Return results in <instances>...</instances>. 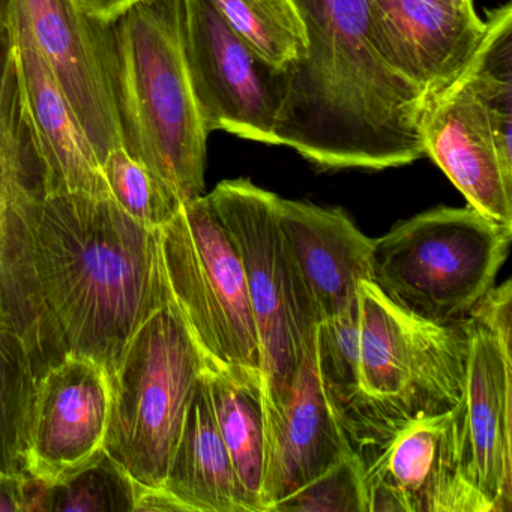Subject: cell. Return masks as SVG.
<instances>
[{
    "label": "cell",
    "instance_id": "obj_1",
    "mask_svg": "<svg viewBox=\"0 0 512 512\" xmlns=\"http://www.w3.org/2000/svg\"><path fill=\"white\" fill-rule=\"evenodd\" d=\"M160 229L112 197L16 191L0 218V316L38 380L77 356L115 370L137 329L170 304Z\"/></svg>",
    "mask_w": 512,
    "mask_h": 512
},
{
    "label": "cell",
    "instance_id": "obj_2",
    "mask_svg": "<svg viewBox=\"0 0 512 512\" xmlns=\"http://www.w3.org/2000/svg\"><path fill=\"white\" fill-rule=\"evenodd\" d=\"M293 4L307 47L266 74L275 145L325 169L385 170L421 158L428 97L386 50L370 0Z\"/></svg>",
    "mask_w": 512,
    "mask_h": 512
},
{
    "label": "cell",
    "instance_id": "obj_3",
    "mask_svg": "<svg viewBox=\"0 0 512 512\" xmlns=\"http://www.w3.org/2000/svg\"><path fill=\"white\" fill-rule=\"evenodd\" d=\"M124 148L178 202L205 191L206 142L184 50V0H142L112 23Z\"/></svg>",
    "mask_w": 512,
    "mask_h": 512
},
{
    "label": "cell",
    "instance_id": "obj_4",
    "mask_svg": "<svg viewBox=\"0 0 512 512\" xmlns=\"http://www.w3.org/2000/svg\"><path fill=\"white\" fill-rule=\"evenodd\" d=\"M359 296V394L355 451L398 425L454 409L463 398L464 323L436 325L389 301L370 280Z\"/></svg>",
    "mask_w": 512,
    "mask_h": 512
},
{
    "label": "cell",
    "instance_id": "obj_5",
    "mask_svg": "<svg viewBox=\"0 0 512 512\" xmlns=\"http://www.w3.org/2000/svg\"><path fill=\"white\" fill-rule=\"evenodd\" d=\"M511 239L512 227L470 206H439L374 239L370 281L421 319L461 325L494 286Z\"/></svg>",
    "mask_w": 512,
    "mask_h": 512
},
{
    "label": "cell",
    "instance_id": "obj_6",
    "mask_svg": "<svg viewBox=\"0 0 512 512\" xmlns=\"http://www.w3.org/2000/svg\"><path fill=\"white\" fill-rule=\"evenodd\" d=\"M206 361L173 302L152 314L109 374L104 451L142 488H161Z\"/></svg>",
    "mask_w": 512,
    "mask_h": 512
},
{
    "label": "cell",
    "instance_id": "obj_7",
    "mask_svg": "<svg viewBox=\"0 0 512 512\" xmlns=\"http://www.w3.org/2000/svg\"><path fill=\"white\" fill-rule=\"evenodd\" d=\"M278 197L250 179L220 182L208 194L244 269L259 338L265 428L280 413L319 325L284 241Z\"/></svg>",
    "mask_w": 512,
    "mask_h": 512
},
{
    "label": "cell",
    "instance_id": "obj_8",
    "mask_svg": "<svg viewBox=\"0 0 512 512\" xmlns=\"http://www.w3.org/2000/svg\"><path fill=\"white\" fill-rule=\"evenodd\" d=\"M170 299L206 365L260 376V350L244 269L208 196L182 203L160 229Z\"/></svg>",
    "mask_w": 512,
    "mask_h": 512
},
{
    "label": "cell",
    "instance_id": "obj_9",
    "mask_svg": "<svg viewBox=\"0 0 512 512\" xmlns=\"http://www.w3.org/2000/svg\"><path fill=\"white\" fill-rule=\"evenodd\" d=\"M460 404L404 422L356 451L368 512H493L464 469Z\"/></svg>",
    "mask_w": 512,
    "mask_h": 512
},
{
    "label": "cell",
    "instance_id": "obj_10",
    "mask_svg": "<svg viewBox=\"0 0 512 512\" xmlns=\"http://www.w3.org/2000/svg\"><path fill=\"white\" fill-rule=\"evenodd\" d=\"M38 52L73 109L98 161L124 146L116 91L112 23L77 0H19Z\"/></svg>",
    "mask_w": 512,
    "mask_h": 512
},
{
    "label": "cell",
    "instance_id": "obj_11",
    "mask_svg": "<svg viewBox=\"0 0 512 512\" xmlns=\"http://www.w3.org/2000/svg\"><path fill=\"white\" fill-rule=\"evenodd\" d=\"M184 50L206 133L227 131L275 145L269 67L230 28L212 0H184Z\"/></svg>",
    "mask_w": 512,
    "mask_h": 512
},
{
    "label": "cell",
    "instance_id": "obj_12",
    "mask_svg": "<svg viewBox=\"0 0 512 512\" xmlns=\"http://www.w3.org/2000/svg\"><path fill=\"white\" fill-rule=\"evenodd\" d=\"M461 448L470 481L493 512L512 508V344L467 317Z\"/></svg>",
    "mask_w": 512,
    "mask_h": 512
},
{
    "label": "cell",
    "instance_id": "obj_13",
    "mask_svg": "<svg viewBox=\"0 0 512 512\" xmlns=\"http://www.w3.org/2000/svg\"><path fill=\"white\" fill-rule=\"evenodd\" d=\"M110 416L109 373L88 358L64 359L37 385L28 473L58 481L103 449Z\"/></svg>",
    "mask_w": 512,
    "mask_h": 512
},
{
    "label": "cell",
    "instance_id": "obj_14",
    "mask_svg": "<svg viewBox=\"0 0 512 512\" xmlns=\"http://www.w3.org/2000/svg\"><path fill=\"white\" fill-rule=\"evenodd\" d=\"M355 451L323 386L316 332L274 422L265 428L260 506L271 509Z\"/></svg>",
    "mask_w": 512,
    "mask_h": 512
},
{
    "label": "cell",
    "instance_id": "obj_15",
    "mask_svg": "<svg viewBox=\"0 0 512 512\" xmlns=\"http://www.w3.org/2000/svg\"><path fill=\"white\" fill-rule=\"evenodd\" d=\"M424 154L466 197L470 208L512 227V187L506 184L484 107L466 76L428 101L422 119Z\"/></svg>",
    "mask_w": 512,
    "mask_h": 512
},
{
    "label": "cell",
    "instance_id": "obj_16",
    "mask_svg": "<svg viewBox=\"0 0 512 512\" xmlns=\"http://www.w3.org/2000/svg\"><path fill=\"white\" fill-rule=\"evenodd\" d=\"M278 218L319 323L355 302L371 278L374 239L340 208L278 197Z\"/></svg>",
    "mask_w": 512,
    "mask_h": 512
},
{
    "label": "cell",
    "instance_id": "obj_17",
    "mask_svg": "<svg viewBox=\"0 0 512 512\" xmlns=\"http://www.w3.org/2000/svg\"><path fill=\"white\" fill-rule=\"evenodd\" d=\"M370 4L389 55L428 101L463 74L484 34V20L473 7L452 8L436 0Z\"/></svg>",
    "mask_w": 512,
    "mask_h": 512
},
{
    "label": "cell",
    "instance_id": "obj_18",
    "mask_svg": "<svg viewBox=\"0 0 512 512\" xmlns=\"http://www.w3.org/2000/svg\"><path fill=\"white\" fill-rule=\"evenodd\" d=\"M29 113L49 169V193L110 197L103 167L29 32L19 0L10 19Z\"/></svg>",
    "mask_w": 512,
    "mask_h": 512
},
{
    "label": "cell",
    "instance_id": "obj_19",
    "mask_svg": "<svg viewBox=\"0 0 512 512\" xmlns=\"http://www.w3.org/2000/svg\"><path fill=\"white\" fill-rule=\"evenodd\" d=\"M161 488L190 512H248L215 421L206 370L194 388Z\"/></svg>",
    "mask_w": 512,
    "mask_h": 512
},
{
    "label": "cell",
    "instance_id": "obj_20",
    "mask_svg": "<svg viewBox=\"0 0 512 512\" xmlns=\"http://www.w3.org/2000/svg\"><path fill=\"white\" fill-rule=\"evenodd\" d=\"M209 395L218 430L229 451L248 512H262L265 410L262 382L241 370L206 365Z\"/></svg>",
    "mask_w": 512,
    "mask_h": 512
},
{
    "label": "cell",
    "instance_id": "obj_21",
    "mask_svg": "<svg viewBox=\"0 0 512 512\" xmlns=\"http://www.w3.org/2000/svg\"><path fill=\"white\" fill-rule=\"evenodd\" d=\"M44 181L49 169L35 131L11 26L0 32V218L16 191Z\"/></svg>",
    "mask_w": 512,
    "mask_h": 512
},
{
    "label": "cell",
    "instance_id": "obj_22",
    "mask_svg": "<svg viewBox=\"0 0 512 512\" xmlns=\"http://www.w3.org/2000/svg\"><path fill=\"white\" fill-rule=\"evenodd\" d=\"M484 107L506 184L512 187V5L491 11L464 70Z\"/></svg>",
    "mask_w": 512,
    "mask_h": 512
},
{
    "label": "cell",
    "instance_id": "obj_23",
    "mask_svg": "<svg viewBox=\"0 0 512 512\" xmlns=\"http://www.w3.org/2000/svg\"><path fill=\"white\" fill-rule=\"evenodd\" d=\"M37 385L25 346L0 316V475L28 473Z\"/></svg>",
    "mask_w": 512,
    "mask_h": 512
},
{
    "label": "cell",
    "instance_id": "obj_24",
    "mask_svg": "<svg viewBox=\"0 0 512 512\" xmlns=\"http://www.w3.org/2000/svg\"><path fill=\"white\" fill-rule=\"evenodd\" d=\"M212 4L271 70L304 55L307 37L293 0H212Z\"/></svg>",
    "mask_w": 512,
    "mask_h": 512
},
{
    "label": "cell",
    "instance_id": "obj_25",
    "mask_svg": "<svg viewBox=\"0 0 512 512\" xmlns=\"http://www.w3.org/2000/svg\"><path fill=\"white\" fill-rule=\"evenodd\" d=\"M316 355L323 386L349 436L359 394V296L317 325Z\"/></svg>",
    "mask_w": 512,
    "mask_h": 512
},
{
    "label": "cell",
    "instance_id": "obj_26",
    "mask_svg": "<svg viewBox=\"0 0 512 512\" xmlns=\"http://www.w3.org/2000/svg\"><path fill=\"white\" fill-rule=\"evenodd\" d=\"M137 493L139 485L103 448L50 482L46 512H134Z\"/></svg>",
    "mask_w": 512,
    "mask_h": 512
},
{
    "label": "cell",
    "instance_id": "obj_27",
    "mask_svg": "<svg viewBox=\"0 0 512 512\" xmlns=\"http://www.w3.org/2000/svg\"><path fill=\"white\" fill-rule=\"evenodd\" d=\"M101 167L110 197L142 226L161 229L181 208L178 199L124 146L113 149Z\"/></svg>",
    "mask_w": 512,
    "mask_h": 512
},
{
    "label": "cell",
    "instance_id": "obj_28",
    "mask_svg": "<svg viewBox=\"0 0 512 512\" xmlns=\"http://www.w3.org/2000/svg\"><path fill=\"white\" fill-rule=\"evenodd\" d=\"M271 512H368L364 464L352 451L313 481L278 502Z\"/></svg>",
    "mask_w": 512,
    "mask_h": 512
},
{
    "label": "cell",
    "instance_id": "obj_29",
    "mask_svg": "<svg viewBox=\"0 0 512 512\" xmlns=\"http://www.w3.org/2000/svg\"><path fill=\"white\" fill-rule=\"evenodd\" d=\"M487 326L491 332L512 344V284L505 281L502 286L491 287L481 301L475 305L470 316Z\"/></svg>",
    "mask_w": 512,
    "mask_h": 512
},
{
    "label": "cell",
    "instance_id": "obj_30",
    "mask_svg": "<svg viewBox=\"0 0 512 512\" xmlns=\"http://www.w3.org/2000/svg\"><path fill=\"white\" fill-rule=\"evenodd\" d=\"M190 512L184 503L164 488H142L137 493L134 512Z\"/></svg>",
    "mask_w": 512,
    "mask_h": 512
},
{
    "label": "cell",
    "instance_id": "obj_31",
    "mask_svg": "<svg viewBox=\"0 0 512 512\" xmlns=\"http://www.w3.org/2000/svg\"><path fill=\"white\" fill-rule=\"evenodd\" d=\"M77 2L89 16L110 25L142 0H77Z\"/></svg>",
    "mask_w": 512,
    "mask_h": 512
},
{
    "label": "cell",
    "instance_id": "obj_32",
    "mask_svg": "<svg viewBox=\"0 0 512 512\" xmlns=\"http://www.w3.org/2000/svg\"><path fill=\"white\" fill-rule=\"evenodd\" d=\"M25 475H0V512H25Z\"/></svg>",
    "mask_w": 512,
    "mask_h": 512
},
{
    "label": "cell",
    "instance_id": "obj_33",
    "mask_svg": "<svg viewBox=\"0 0 512 512\" xmlns=\"http://www.w3.org/2000/svg\"><path fill=\"white\" fill-rule=\"evenodd\" d=\"M14 0H0V32L10 25L11 11H13Z\"/></svg>",
    "mask_w": 512,
    "mask_h": 512
},
{
    "label": "cell",
    "instance_id": "obj_34",
    "mask_svg": "<svg viewBox=\"0 0 512 512\" xmlns=\"http://www.w3.org/2000/svg\"><path fill=\"white\" fill-rule=\"evenodd\" d=\"M436 2L452 8L473 7V0H436Z\"/></svg>",
    "mask_w": 512,
    "mask_h": 512
}]
</instances>
